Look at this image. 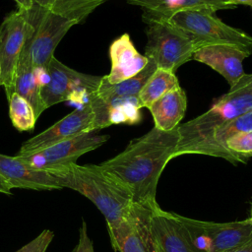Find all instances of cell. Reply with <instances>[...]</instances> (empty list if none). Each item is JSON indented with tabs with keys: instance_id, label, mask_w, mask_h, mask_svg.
<instances>
[{
	"instance_id": "obj_1",
	"label": "cell",
	"mask_w": 252,
	"mask_h": 252,
	"mask_svg": "<svg viewBox=\"0 0 252 252\" xmlns=\"http://www.w3.org/2000/svg\"><path fill=\"white\" fill-rule=\"evenodd\" d=\"M178 143L177 128L162 131L153 127L98 165L130 191L134 204L154 209L159 206L156 200L158 179L168 161L176 158Z\"/></svg>"
},
{
	"instance_id": "obj_2",
	"label": "cell",
	"mask_w": 252,
	"mask_h": 252,
	"mask_svg": "<svg viewBox=\"0 0 252 252\" xmlns=\"http://www.w3.org/2000/svg\"><path fill=\"white\" fill-rule=\"evenodd\" d=\"M62 188H69L91 200L113 225L125 218L133 206L130 191L98 164H70L51 172Z\"/></svg>"
},
{
	"instance_id": "obj_3",
	"label": "cell",
	"mask_w": 252,
	"mask_h": 252,
	"mask_svg": "<svg viewBox=\"0 0 252 252\" xmlns=\"http://www.w3.org/2000/svg\"><path fill=\"white\" fill-rule=\"evenodd\" d=\"M251 108L252 74H245L210 109L194 119L177 126L179 143L176 157L189 155L190 151L215 129L230 122Z\"/></svg>"
},
{
	"instance_id": "obj_4",
	"label": "cell",
	"mask_w": 252,
	"mask_h": 252,
	"mask_svg": "<svg viewBox=\"0 0 252 252\" xmlns=\"http://www.w3.org/2000/svg\"><path fill=\"white\" fill-rule=\"evenodd\" d=\"M28 28L18 66L47 68L55 48L76 22L34 5L26 10Z\"/></svg>"
},
{
	"instance_id": "obj_5",
	"label": "cell",
	"mask_w": 252,
	"mask_h": 252,
	"mask_svg": "<svg viewBox=\"0 0 252 252\" xmlns=\"http://www.w3.org/2000/svg\"><path fill=\"white\" fill-rule=\"evenodd\" d=\"M180 30L198 49L209 45H233L252 53V36L226 25L215 13L181 11L163 19Z\"/></svg>"
},
{
	"instance_id": "obj_6",
	"label": "cell",
	"mask_w": 252,
	"mask_h": 252,
	"mask_svg": "<svg viewBox=\"0 0 252 252\" xmlns=\"http://www.w3.org/2000/svg\"><path fill=\"white\" fill-rule=\"evenodd\" d=\"M143 21L148 27L144 55L157 68L175 73L181 65L193 58L197 48L180 30L163 19L143 16Z\"/></svg>"
},
{
	"instance_id": "obj_7",
	"label": "cell",
	"mask_w": 252,
	"mask_h": 252,
	"mask_svg": "<svg viewBox=\"0 0 252 252\" xmlns=\"http://www.w3.org/2000/svg\"><path fill=\"white\" fill-rule=\"evenodd\" d=\"M188 231L194 247L200 252H223L252 239L249 220L214 222L190 219L176 214Z\"/></svg>"
},
{
	"instance_id": "obj_8",
	"label": "cell",
	"mask_w": 252,
	"mask_h": 252,
	"mask_svg": "<svg viewBox=\"0 0 252 252\" xmlns=\"http://www.w3.org/2000/svg\"><path fill=\"white\" fill-rule=\"evenodd\" d=\"M109 136L94 133L82 134L25 156H17L31 167L49 173L77 163L83 155L102 146Z\"/></svg>"
},
{
	"instance_id": "obj_9",
	"label": "cell",
	"mask_w": 252,
	"mask_h": 252,
	"mask_svg": "<svg viewBox=\"0 0 252 252\" xmlns=\"http://www.w3.org/2000/svg\"><path fill=\"white\" fill-rule=\"evenodd\" d=\"M26 10L18 8L0 24V86L4 87L7 99L15 92L18 63L27 36Z\"/></svg>"
},
{
	"instance_id": "obj_10",
	"label": "cell",
	"mask_w": 252,
	"mask_h": 252,
	"mask_svg": "<svg viewBox=\"0 0 252 252\" xmlns=\"http://www.w3.org/2000/svg\"><path fill=\"white\" fill-rule=\"evenodd\" d=\"M97 130H100L97 116L94 106L89 101L87 104L74 109L46 130L27 140L17 156H25L58 142L82 134L94 133Z\"/></svg>"
},
{
	"instance_id": "obj_11",
	"label": "cell",
	"mask_w": 252,
	"mask_h": 252,
	"mask_svg": "<svg viewBox=\"0 0 252 252\" xmlns=\"http://www.w3.org/2000/svg\"><path fill=\"white\" fill-rule=\"evenodd\" d=\"M151 211L133 204L125 218L107 226L114 249L119 252H156L150 222Z\"/></svg>"
},
{
	"instance_id": "obj_12",
	"label": "cell",
	"mask_w": 252,
	"mask_h": 252,
	"mask_svg": "<svg viewBox=\"0 0 252 252\" xmlns=\"http://www.w3.org/2000/svg\"><path fill=\"white\" fill-rule=\"evenodd\" d=\"M50 75L49 83L39 90L45 108L68 100L69 95L78 90L94 93L102 77L83 74L61 63L53 57L47 67Z\"/></svg>"
},
{
	"instance_id": "obj_13",
	"label": "cell",
	"mask_w": 252,
	"mask_h": 252,
	"mask_svg": "<svg viewBox=\"0 0 252 252\" xmlns=\"http://www.w3.org/2000/svg\"><path fill=\"white\" fill-rule=\"evenodd\" d=\"M150 222L156 252H200L175 213L158 206L151 211Z\"/></svg>"
},
{
	"instance_id": "obj_14",
	"label": "cell",
	"mask_w": 252,
	"mask_h": 252,
	"mask_svg": "<svg viewBox=\"0 0 252 252\" xmlns=\"http://www.w3.org/2000/svg\"><path fill=\"white\" fill-rule=\"evenodd\" d=\"M249 55L250 53L237 46L218 44L198 48L192 59L217 71L232 88L245 75L243 61Z\"/></svg>"
},
{
	"instance_id": "obj_15",
	"label": "cell",
	"mask_w": 252,
	"mask_h": 252,
	"mask_svg": "<svg viewBox=\"0 0 252 252\" xmlns=\"http://www.w3.org/2000/svg\"><path fill=\"white\" fill-rule=\"evenodd\" d=\"M0 175L13 189L38 191L63 189L54 175L48 171L31 167L17 156L10 157L0 154Z\"/></svg>"
},
{
	"instance_id": "obj_16",
	"label": "cell",
	"mask_w": 252,
	"mask_h": 252,
	"mask_svg": "<svg viewBox=\"0 0 252 252\" xmlns=\"http://www.w3.org/2000/svg\"><path fill=\"white\" fill-rule=\"evenodd\" d=\"M252 131V108L230 122L215 129L202 142L196 145L189 155H205L221 158L231 163H246L240 157L231 153L226 147V141L242 132Z\"/></svg>"
},
{
	"instance_id": "obj_17",
	"label": "cell",
	"mask_w": 252,
	"mask_h": 252,
	"mask_svg": "<svg viewBox=\"0 0 252 252\" xmlns=\"http://www.w3.org/2000/svg\"><path fill=\"white\" fill-rule=\"evenodd\" d=\"M109 57L111 69L105 76L109 84H117L134 77L149 63V59L135 48L128 33H123L111 43Z\"/></svg>"
},
{
	"instance_id": "obj_18",
	"label": "cell",
	"mask_w": 252,
	"mask_h": 252,
	"mask_svg": "<svg viewBox=\"0 0 252 252\" xmlns=\"http://www.w3.org/2000/svg\"><path fill=\"white\" fill-rule=\"evenodd\" d=\"M143 10V16L165 19L181 11H204L215 13L219 10L233 9L230 0H127Z\"/></svg>"
},
{
	"instance_id": "obj_19",
	"label": "cell",
	"mask_w": 252,
	"mask_h": 252,
	"mask_svg": "<svg viewBox=\"0 0 252 252\" xmlns=\"http://www.w3.org/2000/svg\"><path fill=\"white\" fill-rule=\"evenodd\" d=\"M186 107V94L181 87L166 93L149 107L154 119V127L162 131L176 129L184 117Z\"/></svg>"
},
{
	"instance_id": "obj_20",
	"label": "cell",
	"mask_w": 252,
	"mask_h": 252,
	"mask_svg": "<svg viewBox=\"0 0 252 252\" xmlns=\"http://www.w3.org/2000/svg\"><path fill=\"white\" fill-rule=\"evenodd\" d=\"M156 69V64L153 61L149 60L147 66L140 73L120 83L109 84L106 81L105 76H103L94 94L104 102L117 97L139 95L141 90L143 89L148 79L153 75Z\"/></svg>"
},
{
	"instance_id": "obj_21",
	"label": "cell",
	"mask_w": 252,
	"mask_h": 252,
	"mask_svg": "<svg viewBox=\"0 0 252 252\" xmlns=\"http://www.w3.org/2000/svg\"><path fill=\"white\" fill-rule=\"evenodd\" d=\"M106 1L107 0H32L34 5L74 21L77 24L85 21L89 15Z\"/></svg>"
},
{
	"instance_id": "obj_22",
	"label": "cell",
	"mask_w": 252,
	"mask_h": 252,
	"mask_svg": "<svg viewBox=\"0 0 252 252\" xmlns=\"http://www.w3.org/2000/svg\"><path fill=\"white\" fill-rule=\"evenodd\" d=\"M178 87L180 86L175 73L157 68L139 94L142 107L149 108L153 102Z\"/></svg>"
},
{
	"instance_id": "obj_23",
	"label": "cell",
	"mask_w": 252,
	"mask_h": 252,
	"mask_svg": "<svg viewBox=\"0 0 252 252\" xmlns=\"http://www.w3.org/2000/svg\"><path fill=\"white\" fill-rule=\"evenodd\" d=\"M105 103L108 107V118L110 125H132L141 121L140 109L142 108V105L139 95L117 97L105 101Z\"/></svg>"
},
{
	"instance_id": "obj_24",
	"label": "cell",
	"mask_w": 252,
	"mask_h": 252,
	"mask_svg": "<svg viewBox=\"0 0 252 252\" xmlns=\"http://www.w3.org/2000/svg\"><path fill=\"white\" fill-rule=\"evenodd\" d=\"M39 88L36 86L32 70L18 66L15 79V93L27 99L32 106L36 119L46 109L40 96Z\"/></svg>"
},
{
	"instance_id": "obj_25",
	"label": "cell",
	"mask_w": 252,
	"mask_h": 252,
	"mask_svg": "<svg viewBox=\"0 0 252 252\" xmlns=\"http://www.w3.org/2000/svg\"><path fill=\"white\" fill-rule=\"evenodd\" d=\"M8 101L9 116L13 126L20 132L32 131L34 128L36 117L30 102L15 92Z\"/></svg>"
},
{
	"instance_id": "obj_26",
	"label": "cell",
	"mask_w": 252,
	"mask_h": 252,
	"mask_svg": "<svg viewBox=\"0 0 252 252\" xmlns=\"http://www.w3.org/2000/svg\"><path fill=\"white\" fill-rule=\"evenodd\" d=\"M227 149L245 162L252 157V131L238 133L226 141Z\"/></svg>"
},
{
	"instance_id": "obj_27",
	"label": "cell",
	"mask_w": 252,
	"mask_h": 252,
	"mask_svg": "<svg viewBox=\"0 0 252 252\" xmlns=\"http://www.w3.org/2000/svg\"><path fill=\"white\" fill-rule=\"evenodd\" d=\"M54 232L50 229H43L35 238L21 247L16 252H46L49 244L53 240Z\"/></svg>"
},
{
	"instance_id": "obj_28",
	"label": "cell",
	"mask_w": 252,
	"mask_h": 252,
	"mask_svg": "<svg viewBox=\"0 0 252 252\" xmlns=\"http://www.w3.org/2000/svg\"><path fill=\"white\" fill-rule=\"evenodd\" d=\"M72 252H94L93 241L88 234L87 223L85 220L82 221V225L79 230V241Z\"/></svg>"
},
{
	"instance_id": "obj_29",
	"label": "cell",
	"mask_w": 252,
	"mask_h": 252,
	"mask_svg": "<svg viewBox=\"0 0 252 252\" xmlns=\"http://www.w3.org/2000/svg\"><path fill=\"white\" fill-rule=\"evenodd\" d=\"M32 75H33L34 82L39 89L45 87L50 81V75L48 73L47 68H45V67L33 68Z\"/></svg>"
},
{
	"instance_id": "obj_30",
	"label": "cell",
	"mask_w": 252,
	"mask_h": 252,
	"mask_svg": "<svg viewBox=\"0 0 252 252\" xmlns=\"http://www.w3.org/2000/svg\"><path fill=\"white\" fill-rule=\"evenodd\" d=\"M223 252H252V239L249 240L248 242L242 244V245H239L237 247L228 249V250L223 251Z\"/></svg>"
},
{
	"instance_id": "obj_31",
	"label": "cell",
	"mask_w": 252,
	"mask_h": 252,
	"mask_svg": "<svg viewBox=\"0 0 252 252\" xmlns=\"http://www.w3.org/2000/svg\"><path fill=\"white\" fill-rule=\"evenodd\" d=\"M12 187L10 184L0 175V193L11 195L12 194Z\"/></svg>"
},
{
	"instance_id": "obj_32",
	"label": "cell",
	"mask_w": 252,
	"mask_h": 252,
	"mask_svg": "<svg viewBox=\"0 0 252 252\" xmlns=\"http://www.w3.org/2000/svg\"><path fill=\"white\" fill-rule=\"evenodd\" d=\"M20 9L23 10H30L33 6L32 0H14Z\"/></svg>"
},
{
	"instance_id": "obj_33",
	"label": "cell",
	"mask_w": 252,
	"mask_h": 252,
	"mask_svg": "<svg viewBox=\"0 0 252 252\" xmlns=\"http://www.w3.org/2000/svg\"><path fill=\"white\" fill-rule=\"evenodd\" d=\"M230 2L236 7L237 5H247L252 7V0H230Z\"/></svg>"
},
{
	"instance_id": "obj_34",
	"label": "cell",
	"mask_w": 252,
	"mask_h": 252,
	"mask_svg": "<svg viewBox=\"0 0 252 252\" xmlns=\"http://www.w3.org/2000/svg\"><path fill=\"white\" fill-rule=\"evenodd\" d=\"M249 220H250V222L252 223V207H251V217H250V219H248Z\"/></svg>"
},
{
	"instance_id": "obj_35",
	"label": "cell",
	"mask_w": 252,
	"mask_h": 252,
	"mask_svg": "<svg viewBox=\"0 0 252 252\" xmlns=\"http://www.w3.org/2000/svg\"><path fill=\"white\" fill-rule=\"evenodd\" d=\"M0 77H1V71H0Z\"/></svg>"
}]
</instances>
